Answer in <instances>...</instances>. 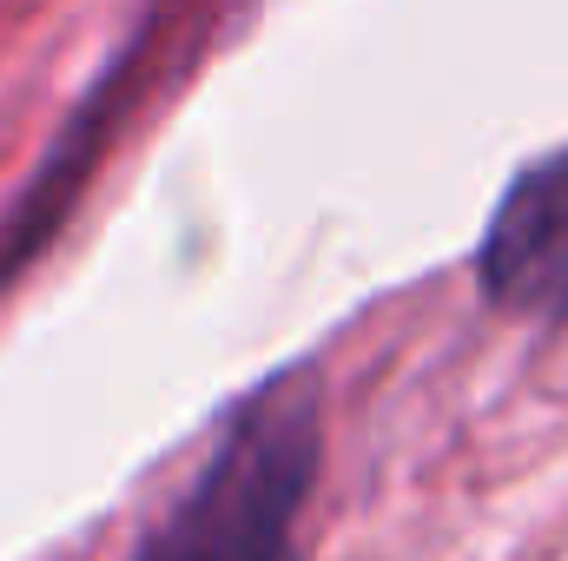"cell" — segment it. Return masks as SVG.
Masks as SVG:
<instances>
[{
    "mask_svg": "<svg viewBox=\"0 0 568 561\" xmlns=\"http://www.w3.org/2000/svg\"><path fill=\"white\" fill-rule=\"evenodd\" d=\"M317 370L291 364L239 397L185 496L140 536L133 561H304L297 516L317 489Z\"/></svg>",
    "mask_w": 568,
    "mask_h": 561,
    "instance_id": "1",
    "label": "cell"
},
{
    "mask_svg": "<svg viewBox=\"0 0 568 561\" xmlns=\"http://www.w3.org/2000/svg\"><path fill=\"white\" fill-rule=\"evenodd\" d=\"M476 284L496 310L568 324V145L523 165L476 245Z\"/></svg>",
    "mask_w": 568,
    "mask_h": 561,
    "instance_id": "2",
    "label": "cell"
}]
</instances>
